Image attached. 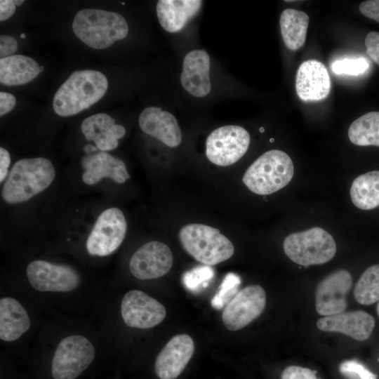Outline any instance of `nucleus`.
<instances>
[{"label":"nucleus","instance_id":"17","mask_svg":"<svg viewBox=\"0 0 379 379\" xmlns=\"http://www.w3.org/2000/svg\"><path fill=\"white\" fill-rule=\"evenodd\" d=\"M317 326L321 331L341 333L362 341L371 336L375 319L364 311L356 310L325 316L317 321Z\"/></svg>","mask_w":379,"mask_h":379},{"label":"nucleus","instance_id":"14","mask_svg":"<svg viewBox=\"0 0 379 379\" xmlns=\"http://www.w3.org/2000/svg\"><path fill=\"white\" fill-rule=\"evenodd\" d=\"M352 285V276L345 270L335 271L326 277L317 288V312L324 316L344 312L347 308L346 296Z\"/></svg>","mask_w":379,"mask_h":379},{"label":"nucleus","instance_id":"35","mask_svg":"<svg viewBox=\"0 0 379 379\" xmlns=\"http://www.w3.org/2000/svg\"><path fill=\"white\" fill-rule=\"evenodd\" d=\"M18 49V42L11 36L1 35L0 37L1 58L13 55Z\"/></svg>","mask_w":379,"mask_h":379},{"label":"nucleus","instance_id":"37","mask_svg":"<svg viewBox=\"0 0 379 379\" xmlns=\"http://www.w3.org/2000/svg\"><path fill=\"white\" fill-rule=\"evenodd\" d=\"M16 103L15 98L13 95L6 93H0V116L5 115L11 112Z\"/></svg>","mask_w":379,"mask_h":379},{"label":"nucleus","instance_id":"22","mask_svg":"<svg viewBox=\"0 0 379 379\" xmlns=\"http://www.w3.org/2000/svg\"><path fill=\"white\" fill-rule=\"evenodd\" d=\"M199 0H160L157 4V14L161 26L167 32H178L199 11Z\"/></svg>","mask_w":379,"mask_h":379},{"label":"nucleus","instance_id":"1","mask_svg":"<svg viewBox=\"0 0 379 379\" xmlns=\"http://www.w3.org/2000/svg\"><path fill=\"white\" fill-rule=\"evenodd\" d=\"M107 88V79L102 72L93 69L75 71L55 93L53 109L60 117L77 114L100 100Z\"/></svg>","mask_w":379,"mask_h":379},{"label":"nucleus","instance_id":"20","mask_svg":"<svg viewBox=\"0 0 379 379\" xmlns=\"http://www.w3.org/2000/svg\"><path fill=\"white\" fill-rule=\"evenodd\" d=\"M81 165L85 169L82 180L89 185L105 177L117 183H124L130 178L124 162L104 152L86 155L81 159Z\"/></svg>","mask_w":379,"mask_h":379},{"label":"nucleus","instance_id":"2","mask_svg":"<svg viewBox=\"0 0 379 379\" xmlns=\"http://www.w3.org/2000/svg\"><path fill=\"white\" fill-rule=\"evenodd\" d=\"M55 176L54 166L46 158L20 159L8 173L2 188V198L11 204L26 201L45 190Z\"/></svg>","mask_w":379,"mask_h":379},{"label":"nucleus","instance_id":"26","mask_svg":"<svg viewBox=\"0 0 379 379\" xmlns=\"http://www.w3.org/2000/svg\"><path fill=\"white\" fill-rule=\"evenodd\" d=\"M353 204L361 210L379 206V171H373L356 178L350 188Z\"/></svg>","mask_w":379,"mask_h":379},{"label":"nucleus","instance_id":"43","mask_svg":"<svg viewBox=\"0 0 379 379\" xmlns=\"http://www.w3.org/2000/svg\"><path fill=\"white\" fill-rule=\"evenodd\" d=\"M20 37H21L22 39H25V34H23V33L21 34H20Z\"/></svg>","mask_w":379,"mask_h":379},{"label":"nucleus","instance_id":"10","mask_svg":"<svg viewBox=\"0 0 379 379\" xmlns=\"http://www.w3.org/2000/svg\"><path fill=\"white\" fill-rule=\"evenodd\" d=\"M26 274L31 286L42 292H69L80 283L78 272L66 265L38 260L27 267Z\"/></svg>","mask_w":379,"mask_h":379},{"label":"nucleus","instance_id":"6","mask_svg":"<svg viewBox=\"0 0 379 379\" xmlns=\"http://www.w3.org/2000/svg\"><path fill=\"white\" fill-rule=\"evenodd\" d=\"M283 247L285 254L293 262L305 267L324 264L336 253L333 237L319 227L289 234L285 238Z\"/></svg>","mask_w":379,"mask_h":379},{"label":"nucleus","instance_id":"41","mask_svg":"<svg viewBox=\"0 0 379 379\" xmlns=\"http://www.w3.org/2000/svg\"><path fill=\"white\" fill-rule=\"evenodd\" d=\"M13 1L15 6H20L24 2L23 0H20V1L15 0Z\"/></svg>","mask_w":379,"mask_h":379},{"label":"nucleus","instance_id":"25","mask_svg":"<svg viewBox=\"0 0 379 379\" xmlns=\"http://www.w3.org/2000/svg\"><path fill=\"white\" fill-rule=\"evenodd\" d=\"M279 24L285 46L291 51L300 48L306 40L308 15L301 11L286 8L280 15Z\"/></svg>","mask_w":379,"mask_h":379},{"label":"nucleus","instance_id":"32","mask_svg":"<svg viewBox=\"0 0 379 379\" xmlns=\"http://www.w3.org/2000/svg\"><path fill=\"white\" fill-rule=\"evenodd\" d=\"M339 371L347 379H377V375L357 360H346L339 366Z\"/></svg>","mask_w":379,"mask_h":379},{"label":"nucleus","instance_id":"13","mask_svg":"<svg viewBox=\"0 0 379 379\" xmlns=\"http://www.w3.org/2000/svg\"><path fill=\"white\" fill-rule=\"evenodd\" d=\"M173 260L172 252L166 244L152 241L134 253L129 262V270L137 279H157L168 272Z\"/></svg>","mask_w":379,"mask_h":379},{"label":"nucleus","instance_id":"5","mask_svg":"<svg viewBox=\"0 0 379 379\" xmlns=\"http://www.w3.org/2000/svg\"><path fill=\"white\" fill-rule=\"evenodd\" d=\"M179 239L187 253L206 265L222 262L234 251L232 243L219 230L204 224L185 225L179 232Z\"/></svg>","mask_w":379,"mask_h":379},{"label":"nucleus","instance_id":"34","mask_svg":"<svg viewBox=\"0 0 379 379\" xmlns=\"http://www.w3.org/2000/svg\"><path fill=\"white\" fill-rule=\"evenodd\" d=\"M364 44L366 53L379 65V32H370L365 38Z\"/></svg>","mask_w":379,"mask_h":379},{"label":"nucleus","instance_id":"39","mask_svg":"<svg viewBox=\"0 0 379 379\" xmlns=\"http://www.w3.org/2000/svg\"><path fill=\"white\" fill-rule=\"evenodd\" d=\"M15 11V4L12 0L0 1V20L8 19Z\"/></svg>","mask_w":379,"mask_h":379},{"label":"nucleus","instance_id":"46","mask_svg":"<svg viewBox=\"0 0 379 379\" xmlns=\"http://www.w3.org/2000/svg\"><path fill=\"white\" fill-rule=\"evenodd\" d=\"M273 141H274V139L271 138L270 142H273Z\"/></svg>","mask_w":379,"mask_h":379},{"label":"nucleus","instance_id":"40","mask_svg":"<svg viewBox=\"0 0 379 379\" xmlns=\"http://www.w3.org/2000/svg\"><path fill=\"white\" fill-rule=\"evenodd\" d=\"M98 149V147H95L91 145H88L84 147V149L86 153H90L93 151H95Z\"/></svg>","mask_w":379,"mask_h":379},{"label":"nucleus","instance_id":"16","mask_svg":"<svg viewBox=\"0 0 379 379\" xmlns=\"http://www.w3.org/2000/svg\"><path fill=\"white\" fill-rule=\"evenodd\" d=\"M331 88V78L324 65L317 60L304 61L295 77V91L303 101L325 99Z\"/></svg>","mask_w":379,"mask_h":379},{"label":"nucleus","instance_id":"45","mask_svg":"<svg viewBox=\"0 0 379 379\" xmlns=\"http://www.w3.org/2000/svg\"><path fill=\"white\" fill-rule=\"evenodd\" d=\"M40 69H41V72H42L44 70V67L40 66Z\"/></svg>","mask_w":379,"mask_h":379},{"label":"nucleus","instance_id":"33","mask_svg":"<svg viewBox=\"0 0 379 379\" xmlns=\"http://www.w3.org/2000/svg\"><path fill=\"white\" fill-rule=\"evenodd\" d=\"M315 371L299 366H289L281 374V379H317Z\"/></svg>","mask_w":379,"mask_h":379},{"label":"nucleus","instance_id":"11","mask_svg":"<svg viewBox=\"0 0 379 379\" xmlns=\"http://www.w3.org/2000/svg\"><path fill=\"white\" fill-rule=\"evenodd\" d=\"M265 304V290L259 285L248 286L225 305L222 314V322L230 331L241 329L262 312Z\"/></svg>","mask_w":379,"mask_h":379},{"label":"nucleus","instance_id":"36","mask_svg":"<svg viewBox=\"0 0 379 379\" xmlns=\"http://www.w3.org/2000/svg\"><path fill=\"white\" fill-rule=\"evenodd\" d=\"M359 9L366 17L379 22V0L362 1L359 4Z\"/></svg>","mask_w":379,"mask_h":379},{"label":"nucleus","instance_id":"27","mask_svg":"<svg viewBox=\"0 0 379 379\" xmlns=\"http://www.w3.org/2000/svg\"><path fill=\"white\" fill-rule=\"evenodd\" d=\"M348 137L356 145L379 147V112H370L354 120L349 127Z\"/></svg>","mask_w":379,"mask_h":379},{"label":"nucleus","instance_id":"29","mask_svg":"<svg viewBox=\"0 0 379 379\" xmlns=\"http://www.w3.org/2000/svg\"><path fill=\"white\" fill-rule=\"evenodd\" d=\"M240 284L239 276L232 272L227 274L211 300L212 307L218 310L225 307L239 292Z\"/></svg>","mask_w":379,"mask_h":379},{"label":"nucleus","instance_id":"9","mask_svg":"<svg viewBox=\"0 0 379 379\" xmlns=\"http://www.w3.org/2000/svg\"><path fill=\"white\" fill-rule=\"evenodd\" d=\"M127 223L123 212L115 207L103 211L97 218L86 241L89 254L106 256L123 242Z\"/></svg>","mask_w":379,"mask_h":379},{"label":"nucleus","instance_id":"12","mask_svg":"<svg viewBox=\"0 0 379 379\" xmlns=\"http://www.w3.org/2000/svg\"><path fill=\"white\" fill-rule=\"evenodd\" d=\"M121 313L128 326L142 329L158 325L166 314L162 304L139 290H132L124 295Z\"/></svg>","mask_w":379,"mask_h":379},{"label":"nucleus","instance_id":"3","mask_svg":"<svg viewBox=\"0 0 379 379\" xmlns=\"http://www.w3.org/2000/svg\"><path fill=\"white\" fill-rule=\"evenodd\" d=\"M74 34L91 48L103 49L124 39L128 26L124 18L115 12L85 8L77 13L72 22Z\"/></svg>","mask_w":379,"mask_h":379},{"label":"nucleus","instance_id":"42","mask_svg":"<svg viewBox=\"0 0 379 379\" xmlns=\"http://www.w3.org/2000/svg\"><path fill=\"white\" fill-rule=\"evenodd\" d=\"M376 310H377V313H378V314L379 316V301H378V305H377Z\"/></svg>","mask_w":379,"mask_h":379},{"label":"nucleus","instance_id":"44","mask_svg":"<svg viewBox=\"0 0 379 379\" xmlns=\"http://www.w3.org/2000/svg\"><path fill=\"white\" fill-rule=\"evenodd\" d=\"M264 131H265V130H264L263 128H260V132H263Z\"/></svg>","mask_w":379,"mask_h":379},{"label":"nucleus","instance_id":"28","mask_svg":"<svg viewBox=\"0 0 379 379\" xmlns=\"http://www.w3.org/2000/svg\"><path fill=\"white\" fill-rule=\"evenodd\" d=\"M354 295L361 305H369L379 301V264L367 268L357 282Z\"/></svg>","mask_w":379,"mask_h":379},{"label":"nucleus","instance_id":"38","mask_svg":"<svg viewBox=\"0 0 379 379\" xmlns=\"http://www.w3.org/2000/svg\"><path fill=\"white\" fill-rule=\"evenodd\" d=\"M11 163V157L8 152L3 148H0V182L6 178L8 168Z\"/></svg>","mask_w":379,"mask_h":379},{"label":"nucleus","instance_id":"21","mask_svg":"<svg viewBox=\"0 0 379 379\" xmlns=\"http://www.w3.org/2000/svg\"><path fill=\"white\" fill-rule=\"evenodd\" d=\"M81 130L86 139L93 141L101 151L112 150L117 147L118 140L126 133L123 126L116 124L115 119L105 113H99L86 118Z\"/></svg>","mask_w":379,"mask_h":379},{"label":"nucleus","instance_id":"31","mask_svg":"<svg viewBox=\"0 0 379 379\" xmlns=\"http://www.w3.org/2000/svg\"><path fill=\"white\" fill-rule=\"evenodd\" d=\"M214 275L213 270L209 265L199 266L186 272L182 277L185 286L191 291H197L206 286Z\"/></svg>","mask_w":379,"mask_h":379},{"label":"nucleus","instance_id":"7","mask_svg":"<svg viewBox=\"0 0 379 379\" xmlns=\"http://www.w3.org/2000/svg\"><path fill=\"white\" fill-rule=\"evenodd\" d=\"M94 357V347L86 338L79 335L67 336L60 342L54 353L53 377L75 379L88 367Z\"/></svg>","mask_w":379,"mask_h":379},{"label":"nucleus","instance_id":"15","mask_svg":"<svg viewBox=\"0 0 379 379\" xmlns=\"http://www.w3.org/2000/svg\"><path fill=\"white\" fill-rule=\"evenodd\" d=\"M194 351L192 338L187 334L174 335L157 357L154 371L160 379H175L183 371Z\"/></svg>","mask_w":379,"mask_h":379},{"label":"nucleus","instance_id":"8","mask_svg":"<svg viewBox=\"0 0 379 379\" xmlns=\"http://www.w3.org/2000/svg\"><path fill=\"white\" fill-rule=\"evenodd\" d=\"M250 140L249 133L241 126L229 125L219 127L206 139V157L217 166H230L245 154Z\"/></svg>","mask_w":379,"mask_h":379},{"label":"nucleus","instance_id":"23","mask_svg":"<svg viewBox=\"0 0 379 379\" xmlns=\"http://www.w3.org/2000/svg\"><path fill=\"white\" fill-rule=\"evenodd\" d=\"M31 325L25 309L15 299L10 297L0 300V338L11 342L27 332Z\"/></svg>","mask_w":379,"mask_h":379},{"label":"nucleus","instance_id":"18","mask_svg":"<svg viewBox=\"0 0 379 379\" xmlns=\"http://www.w3.org/2000/svg\"><path fill=\"white\" fill-rule=\"evenodd\" d=\"M139 126L146 134L156 138L164 145L175 147L182 140V133L175 117L157 107H149L141 112Z\"/></svg>","mask_w":379,"mask_h":379},{"label":"nucleus","instance_id":"19","mask_svg":"<svg viewBox=\"0 0 379 379\" xmlns=\"http://www.w3.org/2000/svg\"><path fill=\"white\" fill-rule=\"evenodd\" d=\"M210 58L204 50H194L184 58L180 77L182 86L191 95L202 98L211 89Z\"/></svg>","mask_w":379,"mask_h":379},{"label":"nucleus","instance_id":"24","mask_svg":"<svg viewBox=\"0 0 379 379\" xmlns=\"http://www.w3.org/2000/svg\"><path fill=\"white\" fill-rule=\"evenodd\" d=\"M40 72L39 64L28 56L13 55L0 59V81L4 85L17 86L29 83Z\"/></svg>","mask_w":379,"mask_h":379},{"label":"nucleus","instance_id":"30","mask_svg":"<svg viewBox=\"0 0 379 379\" xmlns=\"http://www.w3.org/2000/svg\"><path fill=\"white\" fill-rule=\"evenodd\" d=\"M368 61L364 58L337 60L331 65V70L336 74L357 76L368 68Z\"/></svg>","mask_w":379,"mask_h":379},{"label":"nucleus","instance_id":"4","mask_svg":"<svg viewBox=\"0 0 379 379\" xmlns=\"http://www.w3.org/2000/svg\"><path fill=\"white\" fill-rule=\"evenodd\" d=\"M293 173L290 157L281 150L272 149L254 161L244 173L242 182L253 193L267 195L286 186Z\"/></svg>","mask_w":379,"mask_h":379}]
</instances>
